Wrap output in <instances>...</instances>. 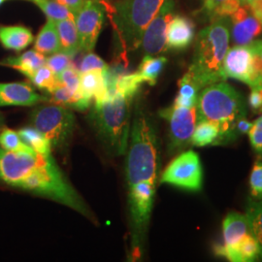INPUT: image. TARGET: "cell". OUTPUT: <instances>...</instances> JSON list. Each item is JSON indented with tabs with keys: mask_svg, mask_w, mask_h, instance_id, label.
I'll list each match as a JSON object with an SVG mask.
<instances>
[{
	"mask_svg": "<svg viewBox=\"0 0 262 262\" xmlns=\"http://www.w3.org/2000/svg\"><path fill=\"white\" fill-rule=\"evenodd\" d=\"M5 1H7V0H0V5H1L3 2H5Z\"/></svg>",
	"mask_w": 262,
	"mask_h": 262,
	"instance_id": "obj_46",
	"label": "cell"
},
{
	"mask_svg": "<svg viewBox=\"0 0 262 262\" xmlns=\"http://www.w3.org/2000/svg\"><path fill=\"white\" fill-rule=\"evenodd\" d=\"M0 64L12 67L30 79L38 68L46 64V57L36 50H30L20 56L8 57L1 61Z\"/></svg>",
	"mask_w": 262,
	"mask_h": 262,
	"instance_id": "obj_18",
	"label": "cell"
},
{
	"mask_svg": "<svg viewBox=\"0 0 262 262\" xmlns=\"http://www.w3.org/2000/svg\"><path fill=\"white\" fill-rule=\"evenodd\" d=\"M56 29L61 45V52L74 56L81 51L80 40L76 28L75 19H66L56 21Z\"/></svg>",
	"mask_w": 262,
	"mask_h": 262,
	"instance_id": "obj_22",
	"label": "cell"
},
{
	"mask_svg": "<svg viewBox=\"0 0 262 262\" xmlns=\"http://www.w3.org/2000/svg\"><path fill=\"white\" fill-rule=\"evenodd\" d=\"M202 166L199 156L193 150L184 151L173 159L162 173L160 182L198 191L202 187Z\"/></svg>",
	"mask_w": 262,
	"mask_h": 262,
	"instance_id": "obj_8",
	"label": "cell"
},
{
	"mask_svg": "<svg viewBox=\"0 0 262 262\" xmlns=\"http://www.w3.org/2000/svg\"><path fill=\"white\" fill-rule=\"evenodd\" d=\"M126 160L128 186L151 182L159 177V140L156 127L147 113L140 107L134 109Z\"/></svg>",
	"mask_w": 262,
	"mask_h": 262,
	"instance_id": "obj_5",
	"label": "cell"
},
{
	"mask_svg": "<svg viewBox=\"0 0 262 262\" xmlns=\"http://www.w3.org/2000/svg\"><path fill=\"white\" fill-rule=\"evenodd\" d=\"M105 18V8L100 0H85L75 15V24L81 51H94L101 32Z\"/></svg>",
	"mask_w": 262,
	"mask_h": 262,
	"instance_id": "obj_10",
	"label": "cell"
},
{
	"mask_svg": "<svg viewBox=\"0 0 262 262\" xmlns=\"http://www.w3.org/2000/svg\"><path fill=\"white\" fill-rule=\"evenodd\" d=\"M230 42V19H213L197 35L192 62L187 73L200 90L225 82L227 79L224 61Z\"/></svg>",
	"mask_w": 262,
	"mask_h": 262,
	"instance_id": "obj_2",
	"label": "cell"
},
{
	"mask_svg": "<svg viewBox=\"0 0 262 262\" xmlns=\"http://www.w3.org/2000/svg\"><path fill=\"white\" fill-rule=\"evenodd\" d=\"M72 56L67 55L63 52H58L53 54L52 56L46 57V66L56 74L58 75L66 68L72 66L71 63Z\"/></svg>",
	"mask_w": 262,
	"mask_h": 262,
	"instance_id": "obj_32",
	"label": "cell"
},
{
	"mask_svg": "<svg viewBox=\"0 0 262 262\" xmlns=\"http://www.w3.org/2000/svg\"><path fill=\"white\" fill-rule=\"evenodd\" d=\"M195 27L193 21L185 16H174L169 23L166 34L167 49L185 50L194 39Z\"/></svg>",
	"mask_w": 262,
	"mask_h": 262,
	"instance_id": "obj_14",
	"label": "cell"
},
{
	"mask_svg": "<svg viewBox=\"0 0 262 262\" xmlns=\"http://www.w3.org/2000/svg\"><path fill=\"white\" fill-rule=\"evenodd\" d=\"M251 193L254 199H262V161L257 160L253 165L250 177Z\"/></svg>",
	"mask_w": 262,
	"mask_h": 262,
	"instance_id": "obj_34",
	"label": "cell"
},
{
	"mask_svg": "<svg viewBox=\"0 0 262 262\" xmlns=\"http://www.w3.org/2000/svg\"><path fill=\"white\" fill-rule=\"evenodd\" d=\"M0 147L11 151H23L28 154H36L25 141L21 139L19 132L7 127H2L0 130Z\"/></svg>",
	"mask_w": 262,
	"mask_h": 262,
	"instance_id": "obj_28",
	"label": "cell"
},
{
	"mask_svg": "<svg viewBox=\"0 0 262 262\" xmlns=\"http://www.w3.org/2000/svg\"><path fill=\"white\" fill-rule=\"evenodd\" d=\"M29 80L38 89L46 91L48 94L52 93L59 84H61L56 74L46 64L38 68Z\"/></svg>",
	"mask_w": 262,
	"mask_h": 262,
	"instance_id": "obj_31",
	"label": "cell"
},
{
	"mask_svg": "<svg viewBox=\"0 0 262 262\" xmlns=\"http://www.w3.org/2000/svg\"><path fill=\"white\" fill-rule=\"evenodd\" d=\"M179 94L175 99V105L187 108L196 107L199 89L186 73L179 81Z\"/></svg>",
	"mask_w": 262,
	"mask_h": 262,
	"instance_id": "obj_25",
	"label": "cell"
},
{
	"mask_svg": "<svg viewBox=\"0 0 262 262\" xmlns=\"http://www.w3.org/2000/svg\"><path fill=\"white\" fill-rule=\"evenodd\" d=\"M33 41L34 36L29 28L23 26H0V43L7 50L19 52Z\"/></svg>",
	"mask_w": 262,
	"mask_h": 262,
	"instance_id": "obj_17",
	"label": "cell"
},
{
	"mask_svg": "<svg viewBox=\"0 0 262 262\" xmlns=\"http://www.w3.org/2000/svg\"><path fill=\"white\" fill-rule=\"evenodd\" d=\"M246 216L249 224V229L260 245L262 251V200L258 202L249 200Z\"/></svg>",
	"mask_w": 262,
	"mask_h": 262,
	"instance_id": "obj_29",
	"label": "cell"
},
{
	"mask_svg": "<svg viewBox=\"0 0 262 262\" xmlns=\"http://www.w3.org/2000/svg\"><path fill=\"white\" fill-rule=\"evenodd\" d=\"M46 101L47 96L37 94L28 83H0V107H28Z\"/></svg>",
	"mask_w": 262,
	"mask_h": 262,
	"instance_id": "obj_13",
	"label": "cell"
},
{
	"mask_svg": "<svg viewBox=\"0 0 262 262\" xmlns=\"http://www.w3.org/2000/svg\"><path fill=\"white\" fill-rule=\"evenodd\" d=\"M0 181L10 187L52 199L88 217L92 215L52 156L11 151L0 147Z\"/></svg>",
	"mask_w": 262,
	"mask_h": 262,
	"instance_id": "obj_1",
	"label": "cell"
},
{
	"mask_svg": "<svg viewBox=\"0 0 262 262\" xmlns=\"http://www.w3.org/2000/svg\"><path fill=\"white\" fill-rule=\"evenodd\" d=\"M249 104L253 112H262V89L252 90L249 96Z\"/></svg>",
	"mask_w": 262,
	"mask_h": 262,
	"instance_id": "obj_38",
	"label": "cell"
},
{
	"mask_svg": "<svg viewBox=\"0 0 262 262\" xmlns=\"http://www.w3.org/2000/svg\"><path fill=\"white\" fill-rule=\"evenodd\" d=\"M56 1L62 4L63 6H66V8L69 10L75 17L79 10L82 8L85 0H56Z\"/></svg>",
	"mask_w": 262,
	"mask_h": 262,
	"instance_id": "obj_39",
	"label": "cell"
},
{
	"mask_svg": "<svg viewBox=\"0 0 262 262\" xmlns=\"http://www.w3.org/2000/svg\"><path fill=\"white\" fill-rule=\"evenodd\" d=\"M165 1L167 0H119L115 4L113 21L124 52L140 47L146 28Z\"/></svg>",
	"mask_w": 262,
	"mask_h": 262,
	"instance_id": "obj_6",
	"label": "cell"
},
{
	"mask_svg": "<svg viewBox=\"0 0 262 262\" xmlns=\"http://www.w3.org/2000/svg\"><path fill=\"white\" fill-rule=\"evenodd\" d=\"M159 116L168 122L169 150L176 152L187 147L196 126V107L187 108L173 104L160 110Z\"/></svg>",
	"mask_w": 262,
	"mask_h": 262,
	"instance_id": "obj_9",
	"label": "cell"
},
{
	"mask_svg": "<svg viewBox=\"0 0 262 262\" xmlns=\"http://www.w3.org/2000/svg\"><path fill=\"white\" fill-rule=\"evenodd\" d=\"M108 71V70H107ZM101 70H92L81 73L80 91L95 102L101 101L108 94V84L106 72Z\"/></svg>",
	"mask_w": 262,
	"mask_h": 262,
	"instance_id": "obj_16",
	"label": "cell"
},
{
	"mask_svg": "<svg viewBox=\"0 0 262 262\" xmlns=\"http://www.w3.org/2000/svg\"><path fill=\"white\" fill-rule=\"evenodd\" d=\"M237 262L254 261L262 253L261 247L252 234H246L233 247Z\"/></svg>",
	"mask_w": 262,
	"mask_h": 262,
	"instance_id": "obj_27",
	"label": "cell"
},
{
	"mask_svg": "<svg viewBox=\"0 0 262 262\" xmlns=\"http://www.w3.org/2000/svg\"><path fill=\"white\" fill-rule=\"evenodd\" d=\"M250 44H252L253 47L255 48V49L258 51V53H259V55H260L262 60V40H253Z\"/></svg>",
	"mask_w": 262,
	"mask_h": 262,
	"instance_id": "obj_43",
	"label": "cell"
},
{
	"mask_svg": "<svg viewBox=\"0 0 262 262\" xmlns=\"http://www.w3.org/2000/svg\"><path fill=\"white\" fill-rule=\"evenodd\" d=\"M231 39L235 45H248L262 32L261 24L251 11L247 17L237 21H230Z\"/></svg>",
	"mask_w": 262,
	"mask_h": 262,
	"instance_id": "obj_15",
	"label": "cell"
},
{
	"mask_svg": "<svg viewBox=\"0 0 262 262\" xmlns=\"http://www.w3.org/2000/svg\"><path fill=\"white\" fill-rule=\"evenodd\" d=\"M174 0H167L146 28L141 46L150 56H157L167 50L166 34L169 23L174 17Z\"/></svg>",
	"mask_w": 262,
	"mask_h": 262,
	"instance_id": "obj_11",
	"label": "cell"
},
{
	"mask_svg": "<svg viewBox=\"0 0 262 262\" xmlns=\"http://www.w3.org/2000/svg\"><path fill=\"white\" fill-rule=\"evenodd\" d=\"M219 133V127L214 123L206 121L197 122L191 136V143L196 147H205L212 144L215 145Z\"/></svg>",
	"mask_w": 262,
	"mask_h": 262,
	"instance_id": "obj_26",
	"label": "cell"
},
{
	"mask_svg": "<svg viewBox=\"0 0 262 262\" xmlns=\"http://www.w3.org/2000/svg\"><path fill=\"white\" fill-rule=\"evenodd\" d=\"M249 224L246 215L229 213L224 221L225 245L234 247L249 232Z\"/></svg>",
	"mask_w": 262,
	"mask_h": 262,
	"instance_id": "obj_21",
	"label": "cell"
},
{
	"mask_svg": "<svg viewBox=\"0 0 262 262\" xmlns=\"http://www.w3.org/2000/svg\"><path fill=\"white\" fill-rule=\"evenodd\" d=\"M166 62L167 58L164 56L155 57L154 56L146 55L143 57L136 73L140 77L143 83L155 85Z\"/></svg>",
	"mask_w": 262,
	"mask_h": 262,
	"instance_id": "obj_23",
	"label": "cell"
},
{
	"mask_svg": "<svg viewBox=\"0 0 262 262\" xmlns=\"http://www.w3.org/2000/svg\"><path fill=\"white\" fill-rule=\"evenodd\" d=\"M35 3L43 13L48 17V19H53L55 21L66 19H74V15L56 0H29Z\"/></svg>",
	"mask_w": 262,
	"mask_h": 262,
	"instance_id": "obj_30",
	"label": "cell"
},
{
	"mask_svg": "<svg viewBox=\"0 0 262 262\" xmlns=\"http://www.w3.org/2000/svg\"><path fill=\"white\" fill-rule=\"evenodd\" d=\"M225 75L248 84L252 90L256 89L253 73V54L248 45H235L228 49L224 61Z\"/></svg>",
	"mask_w": 262,
	"mask_h": 262,
	"instance_id": "obj_12",
	"label": "cell"
},
{
	"mask_svg": "<svg viewBox=\"0 0 262 262\" xmlns=\"http://www.w3.org/2000/svg\"><path fill=\"white\" fill-rule=\"evenodd\" d=\"M241 0H225L211 13L209 18L212 19L231 16L241 6Z\"/></svg>",
	"mask_w": 262,
	"mask_h": 262,
	"instance_id": "obj_36",
	"label": "cell"
},
{
	"mask_svg": "<svg viewBox=\"0 0 262 262\" xmlns=\"http://www.w3.org/2000/svg\"><path fill=\"white\" fill-rule=\"evenodd\" d=\"M254 17L259 20L262 26V0H252L248 3Z\"/></svg>",
	"mask_w": 262,
	"mask_h": 262,
	"instance_id": "obj_41",
	"label": "cell"
},
{
	"mask_svg": "<svg viewBox=\"0 0 262 262\" xmlns=\"http://www.w3.org/2000/svg\"><path fill=\"white\" fill-rule=\"evenodd\" d=\"M109 69L106 62L104 61L102 58L99 56H96L91 53H88L84 56L82 62H81V67H80V73H84L88 71L92 70H101V71H107Z\"/></svg>",
	"mask_w": 262,
	"mask_h": 262,
	"instance_id": "obj_35",
	"label": "cell"
},
{
	"mask_svg": "<svg viewBox=\"0 0 262 262\" xmlns=\"http://www.w3.org/2000/svg\"><path fill=\"white\" fill-rule=\"evenodd\" d=\"M32 126L44 134L52 147L64 148L70 140L74 128V113L61 105L39 106L31 114Z\"/></svg>",
	"mask_w": 262,
	"mask_h": 262,
	"instance_id": "obj_7",
	"label": "cell"
},
{
	"mask_svg": "<svg viewBox=\"0 0 262 262\" xmlns=\"http://www.w3.org/2000/svg\"><path fill=\"white\" fill-rule=\"evenodd\" d=\"M50 95L51 98H49V101L80 112L85 111L92 102V98L85 96L81 91L72 92L62 84L50 93Z\"/></svg>",
	"mask_w": 262,
	"mask_h": 262,
	"instance_id": "obj_19",
	"label": "cell"
},
{
	"mask_svg": "<svg viewBox=\"0 0 262 262\" xmlns=\"http://www.w3.org/2000/svg\"><path fill=\"white\" fill-rule=\"evenodd\" d=\"M3 124H4V117H3V115L0 113V130H1L2 127H4Z\"/></svg>",
	"mask_w": 262,
	"mask_h": 262,
	"instance_id": "obj_44",
	"label": "cell"
},
{
	"mask_svg": "<svg viewBox=\"0 0 262 262\" xmlns=\"http://www.w3.org/2000/svg\"><path fill=\"white\" fill-rule=\"evenodd\" d=\"M115 81L108 85L103 100L94 102L92 121L106 148L115 156H122L128 147L132 101L136 94L116 85Z\"/></svg>",
	"mask_w": 262,
	"mask_h": 262,
	"instance_id": "obj_3",
	"label": "cell"
},
{
	"mask_svg": "<svg viewBox=\"0 0 262 262\" xmlns=\"http://www.w3.org/2000/svg\"><path fill=\"white\" fill-rule=\"evenodd\" d=\"M252 124L253 123L247 121L246 117L239 119L238 122H236V125H235V133H236L237 137L239 135H244L246 133H249V130L252 127Z\"/></svg>",
	"mask_w": 262,
	"mask_h": 262,
	"instance_id": "obj_40",
	"label": "cell"
},
{
	"mask_svg": "<svg viewBox=\"0 0 262 262\" xmlns=\"http://www.w3.org/2000/svg\"><path fill=\"white\" fill-rule=\"evenodd\" d=\"M225 0H203V10L209 17L211 13L215 9L216 6H219L221 3H223Z\"/></svg>",
	"mask_w": 262,
	"mask_h": 262,
	"instance_id": "obj_42",
	"label": "cell"
},
{
	"mask_svg": "<svg viewBox=\"0 0 262 262\" xmlns=\"http://www.w3.org/2000/svg\"><path fill=\"white\" fill-rule=\"evenodd\" d=\"M249 137L254 151L258 156H262V116L252 124Z\"/></svg>",
	"mask_w": 262,
	"mask_h": 262,
	"instance_id": "obj_37",
	"label": "cell"
},
{
	"mask_svg": "<svg viewBox=\"0 0 262 262\" xmlns=\"http://www.w3.org/2000/svg\"><path fill=\"white\" fill-rule=\"evenodd\" d=\"M197 122L206 121L219 127L215 144H225L237 139L235 125L247 116L242 95L233 86L220 82L204 88L197 97Z\"/></svg>",
	"mask_w": 262,
	"mask_h": 262,
	"instance_id": "obj_4",
	"label": "cell"
},
{
	"mask_svg": "<svg viewBox=\"0 0 262 262\" xmlns=\"http://www.w3.org/2000/svg\"><path fill=\"white\" fill-rule=\"evenodd\" d=\"M34 50L43 55H53L61 52L60 40L56 29V21L48 19L35 39Z\"/></svg>",
	"mask_w": 262,
	"mask_h": 262,
	"instance_id": "obj_20",
	"label": "cell"
},
{
	"mask_svg": "<svg viewBox=\"0 0 262 262\" xmlns=\"http://www.w3.org/2000/svg\"><path fill=\"white\" fill-rule=\"evenodd\" d=\"M21 139L25 141L28 146L35 150V152L41 156L51 157L52 156V145L47 137L37 130L33 126H27L19 131Z\"/></svg>",
	"mask_w": 262,
	"mask_h": 262,
	"instance_id": "obj_24",
	"label": "cell"
},
{
	"mask_svg": "<svg viewBox=\"0 0 262 262\" xmlns=\"http://www.w3.org/2000/svg\"><path fill=\"white\" fill-rule=\"evenodd\" d=\"M58 81L67 86L72 92H79L80 91V77L81 73L73 66H70L63 70L61 73L56 75Z\"/></svg>",
	"mask_w": 262,
	"mask_h": 262,
	"instance_id": "obj_33",
	"label": "cell"
},
{
	"mask_svg": "<svg viewBox=\"0 0 262 262\" xmlns=\"http://www.w3.org/2000/svg\"><path fill=\"white\" fill-rule=\"evenodd\" d=\"M252 0H241V4L243 5V4H248L249 2H251Z\"/></svg>",
	"mask_w": 262,
	"mask_h": 262,
	"instance_id": "obj_45",
	"label": "cell"
}]
</instances>
